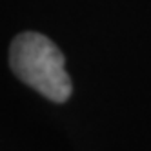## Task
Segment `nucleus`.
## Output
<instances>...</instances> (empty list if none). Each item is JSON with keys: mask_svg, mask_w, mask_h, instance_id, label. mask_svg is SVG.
I'll list each match as a JSON object with an SVG mask.
<instances>
[{"mask_svg": "<svg viewBox=\"0 0 151 151\" xmlns=\"http://www.w3.org/2000/svg\"><path fill=\"white\" fill-rule=\"evenodd\" d=\"M9 66L24 84L53 102L60 104L71 96L64 55L44 35L35 31L20 33L9 47Z\"/></svg>", "mask_w": 151, "mask_h": 151, "instance_id": "nucleus-1", "label": "nucleus"}]
</instances>
